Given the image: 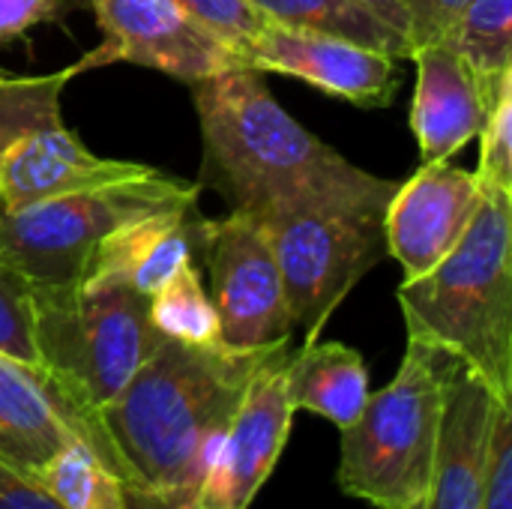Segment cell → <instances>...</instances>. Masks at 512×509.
Returning <instances> with one entry per match:
<instances>
[{
	"mask_svg": "<svg viewBox=\"0 0 512 509\" xmlns=\"http://www.w3.org/2000/svg\"><path fill=\"white\" fill-rule=\"evenodd\" d=\"M72 75L75 63L51 75H0V207L18 210L153 171L102 159L66 129L60 99Z\"/></svg>",
	"mask_w": 512,
	"mask_h": 509,
	"instance_id": "52a82bcc",
	"label": "cell"
},
{
	"mask_svg": "<svg viewBox=\"0 0 512 509\" xmlns=\"http://www.w3.org/2000/svg\"><path fill=\"white\" fill-rule=\"evenodd\" d=\"M201 123V186L267 222L294 210L387 213L396 180L375 177L297 123L261 72L237 66L192 84Z\"/></svg>",
	"mask_w": 512,
	"mask_h": 509,
	"instance_id": "6da1fadb",
	"label": "cell"
},
{
	"mask_svg": "<svg viewBox=\"0 0 512 509\" xmlns=\"http://www.w3.org/2000/svg\"><path fill=\"white\" fill-rule=\"evenodd\" d=\"M192 249L210 267V300L219 315V339L231 351H261L291 339L294 321L282 273L255 216L231 210L222 219H192Z\"/></svg>",
	"mask_w": 512,
	"mask_h": 509,
	"instance_id": "9c48e42d",
	"label": "cell"
},
{
	"mask_svg": "<svg viewBox=\"0 0 512 509\" xmlns=\"http://www.w3.org/2000/svg\"><path fill=\"white\" fill-rule=\"evenodd\" d=\"M441 42L468 63L486 93H495L512 72V0H471Z\"/></svg>",
	"mask_w": 512,
	"mask_h": 509,
	"instance_id": "d6986e66",
	"label": "cell"
},
{
	"mask_svg": "<svg viewBox=\"0 0 512 509\" xmlns=\"http://www.w3.org/2000/svg\"><path fill=\"white\" fill-rule=\"evenodd\" d=\"M468 3L471 0H402L408 18V48L414 51L420 45L441 42Z\"/></svg>",
	"mask_w": 512,
	"mask_h": 509,
	"instance_id": "4316f807",
	"label": "cell"
},
{
	"mask_svg": "<svg viewBox=\"0 0 512 509\" xmlns=\"http://www.w3.org/2000/svg\"><path fill=\"white\" fill-rule=\"evenodd\" d=\"M75 435V420L42 369L0 354V459L39 477Z\"/></svg>",
	"mask_w": 512,
	"mask_h": 509,
	"instance_id": "2e32d148",
	"label": "cell"
},
{
	"mask_svg": "<svg viewBox=\"0 0 512 509\" xmlns=\"http://www.w3.org/2000/svg\"><path fill=\"white\" fill-rule=\"evenodd\" d=\"M498 405L501 399L474 372L453 366L432 477L417 509H480Z\"/></svg>",
	"mask_w": 512,
	"mask_h": 509,
	"instance_id": "5bb4252c",
	"label": "cell"
},
{
	"mask_svg": "<svg viewBox=\"0 0 512 509\" xmlns=\"http://www.w3.org/2000/svg\"><path fill=\"white\" fill-rule=\"evenodd\" d=\"M480 509H512V405L501 402L492 423L489 474Z\"/></svg>",
	"mask_w": 512,
	"mask_h": 509,
	"instance_id": "484cf974",
	"label": "cell"
},
{
	"mask_svg": "<svg viewBox=\"0 0 512 509\" xmlns=\"http://www.w3.org/2000/svg\"><path fill=\"white\" fill-rule=\"evenodd\" d=\"M276 348L231 351L162 339L93 417L90 447L126 483L195 495L252 375Z\"/></svg>",
	"mask_w": 512,
	"mask_h": 509,
	"instance_id": "7a4b0ae2",
	"label": "cell"
},
{
	"mask_svg": "<svg viewBox=\"0 0 512 509\" xmlns=\"http://www.w3.org/2000/svg\"><path fill=\"white\" fill-rule=\"evenodd\" d=\"M411 60L417 63L411 132L420 159L423 165L447 162L480 135L498 90L486 93L468 63L447 42L420 45L411 51Z\"/></svg>",
	"mask_w": 512,
	"mask_h": 509,
	"instance_id": "9a60e30c",
	"label": "cell"
},
{
	"mask_svg": "<svg viewBox=\"0 0 512 509\" xmlns=\"http://www.w3.org/2000/svg\"><path fill=\"white\" fill-rule=\"evenodd\" d=\"M30 336L36 366L66 402L75 432L87 444L93 417L162 342L147 294L90 276L66 285H30Z\"/></svg>",
	"mask_w": 512,
	"mask_h": 509,
	"instance_id": "277c9868",
	"label": "cell"
},
{
	"mask_svg": "<svg viewBox=\"0 0 512 509\" xmlns=\"http://www.w3.org/2000/svg\"><path fill=\"white\" fill-rule=\"evenodd\" d=\"M69 0H0V45L27 36L39 24L60 21Z\"/></svg>",
	"mask_w": 512,
	"mask_h": 509,
	"instance_id": "83f0119b",
	"label": "cell"
},
{
	"mask_svg": "<svg viewBox=\"0 0 512 509\" xmlns=\"http://www.w3.org/2000/svg\"><path fill=\"white\" fill-rule=\"evenodd\" d=\"M0 75H3V69H0Z\"/></svg>",
	"mask_w": 512,
	"mask_h": 509,
	"instance_id": "1f68e13d",
	"label": "cell"
},
{
	"mask_svg": "<svg viewBox=\"0 0 512 509\" xmlns=\"http://www.w3.org/2000/svg\"><path fill=\"white\" fill-rule=\"evenodd\" d=\"M288 357L285 342L252 375L195 492V501L204 509H249L276 471L294 423L285 390Z\"/></svg>",
	"mask_w": 512,
	"mask_h": 509,
	"instance_id": "8fae6325",
	"label": "cell"
},
{
	"mask_svg": "<svg viewBox=\"0 0 512 509\" xmlns=\"http://www.w3.org/2000/svg\"><path fill=\"white\" fill-rule=\"evenodd\" d=\"M0 354L36 366L30 336V285L0 264Z\"/></svg>",
	"mask_w": 512,
	"mask_h": 509,
	"instance_id": "d4e9b609",
	"label": "cell"
},
{
	"mask_svg": "<svg viewBox=\"0 0 512 509\" xmlns=\"http://www.w3.org/2000/svg\"><path fill=\"white\" fill-rule=\"evenodd\" d=\"M123 501L126 509H204L192 492L180 489H153L123 480Z\"/></svg>",
	"mask_w": 512,
	"mask_h": 509,
	"instance_id": "f546056e",
	"label": "cell"
},
{
	"mask_svg": "<svg viewBox=\"0 0 512 509\" xmlns=\"http://www.w3.org/2000/svg\"><path fill=\"white\" fill-rule=\"evenodd\" d=\"M477 177L486 189L512 192V72L498 84L492 108L480 129Z\"/></svg>",
	"mask_w": 512,
	"mask_h": 509,
	"instance_id": "603a6c76",
	"label": "cell"
},
{
	"mask_svg": "<svg viewBox=\"0 0 512 509\" xmlns=\"http://www.w3.org/2000/svg\"><path fill=\"white\" fill-rule=\"evenodd\" d=\"M0 509H63L39 477L0 459Z\"/></svg>",
	"mask_w": 512,
	"mask_h": 509,
	"instance_id": "f1b7e54d",
	"label": "cell"
},
{
	"mask_svg": "<svg viewBox=\"0 0 512 509\" xmlns=\"http://www.w3.org/2000/svg\"><path fill=\"white\" fill-rule=\"evenodd\" d=\"M39 483L63 509H126L123 477H117L78 435L45 465Z\"/></svg>",
	"mask_w": 512,
	"mask_h": 509,
	"instance_id": "44dd1931",
	"label": "cell"
},
{
	"mask_svg": "<svg viewBox=\"0 0 512 509\" xmlns=\"http://www.w3.org/2000/svg\"><path fill=\"white\" fill-rule=\"evenodd\" d=\"M150 321L162 339H177L186 345H222L216 306L204 291L192 258L183 261L150 297Z\"/></svg>",
	"mask_w": 512,
	"mask_h": 509,
	"instance_id": "7402d4cb",
	"label": "cell"
},
{
	"mask_svg": "<svg viewBox=\"0 0 512 509\" xmlns=\"http://www.w3.org/2000/svg\"><path fill=\"white\" fill-rule=\"evenodd\" d=\"M204 30L234 48L243 60L246 45L267 27V18L249 0H174Z\"/></svg>",
	"mask_w": 512,
	"mask_h": 509,
	"instance_id": "cb8c5ba5",
	"label": "cell"
},
{
	"mask_svg": "<svg viewBox=\"0 0 512 509\" xmlns=\"http://www.w3.org/2000/svg\"><path fill=\"white\" fill-rule=\"evenodd\" d=\"M102 45L78 60V72L108 63H135L198 84L243 66L240 54L189 18L174 0H90Z\"/></svg>",
	"mask_w": 512,
	"mask_h": 509,
	"instance_id": "30bf717a",
	"label": "cell"
},
{
	"mask_svg": "<svg viewBox=\"0 0 512 509\" xmlns=\"http://www.w3.org/2000/svg\"><path fill=\"white\" fill-rule=\"evenodd\" d=\"M192 219L195 207H168L117 228L96 249L87 276L123 282L153 297L192 258Z\"/></svg>",
	"mask_w": 512,
	"mask_h": 509,
	"instance_id": "e0dca14e",
	"label": "cell"
},
{
	"mask_svg": "<svg viewBox=\"0 0 512 509\" xmlns=\"http://www.w3.org/2000/svg\"><path fill=\"white\" fill-rule=\"evenodd\" d=\"M512 192L486 189L456 249L399 285L408 339L474 372L512 402Z\"/></svg>",
	"mask_w": 512,
	"mask_h": 509,
	"instance_id": "3957f363",
	"label": "cell"
},
{
	"mask_svg": "<svg viewBox=\"0 0 512 509\" xmlns=\"http://www.w3.org/2000/svg\"><path fill=\"white\" fill-rule=\"evenodd\" d=\"M273 246L294 327L315 342L339 303L387 258L384 213L294 210L261 222Z\"/></svg>",
	"mask_w": 512,
	"mask_h": 509,
	"instance_id": "ba28073f",
	"label": "cell"
},
{
	"mask_svg": "<svg viewBox=\"0 0 512 509\" xmlns=\"http://www.w3.org/2000/svg\"><path fill=\"white\" fill-rule=\"evenodd\" d=\"M267 21L288 24V27H306V30H324L345 39H354L360 45H369L375 51H384L390 57H408V42L384 27L378 18H372L366 9H360L354 0H249Z\"/></svg>",
	"mask_w": 512,
	"mask_h": 509,
	"instance_id": "ffe728a7",
	"label": "cell"
},
{
	"mask_svg": "<svg viewBox=\"0 0 512 509\" xmlns=\"http://www.w3.org/2000/svg\"><path fill=\"white\" fill-rule=\"evenodd\" d=\"M354 3L408 42V18H405V9H402V0H354Z\"/></svg>",
	"mask_w": 512,
	"mask_h": 509,
	"instance_id": "4dcf8cb0",
	"label": "cell"
},
{
	"mask_svg": "<svg viewBox=\"0 0 512 509\" xmlns=\"http://www.w3.org/2000/svg\"><path fill=\"white\" fill-rule=\"evenodd\" d=\"M285 390L294 411H309L348 429L369 399V369L357 348L345 342H303L285 366Z\"/></svg>",
	"mask_w": 512,
	"mask_h": 509,
	"instance_id": "ac0fdd59",
	"label": "cell"
},
{
	"mask_svg": "<svg viewBox=\"0 0 512 509\" xmlns=\"http://www.w3.org/2000/svg\"><path fill=\"white\" fill-rule=\"evenodd\" d=\"M201 183L150 171L132 180L69 192L18 210L0 207V264L27 285H66L87 276L105 237L168 207H195Z\"/></svg>",
	"mask_w": 512,
	"mask_h": 509,
	"instance_id": "8992f818",
	"label": "cell"
},
{
	"mask_svg": "<svg viewBox=\"0 0 512 509\" xmlns=\"http://www.w3.org/2000/svg\"><path fill=\"white\" fill-rule=\"evenodd\" d=\"M483 201L477 171L447 162L420 165V171L399 183L384 213L387 255H393L405 279H417L438 267L468 231Z\"/></svg>",
	"mask_w": 512,
	"mask_h": 509,
	"instance_id": "4fadbf2b",
	"label": "cell"
},
{
	"mask_svg": "<svg viewBox=\"0 0 512 509\" xmlns=\"http://www.w3.org/2000/svg\"><path fill=\"white\" fill-rule=\"evenodd\" d=\"M456 360L408 339L396 378L369 393L360 417L342 429V495L375 509H417L438 450L447 381Z\"/></svg>",
	"mask_w": 512,
	"mask_h": 509,
	"instance_id": "5b68a950",
	"label": "cell"
},
{
	"mask_svg": "<svg viewBox=\"0 0 512 509\" xmlns=\"http://www.w3.org/2000/svg\"><path fill=\"white\" fill-rule=\"evenodd\" d=\"M243 66L261 75L276 72L306 81L357 108H387L399 90L396 57L336 33L276 21H267V27L246 45Z\"/></svg>",
	"mask_w": 512,
	"mask_h": 509,
	"instance_id": "7c38bea8",
	"label": "cell"
}]
</instances>
